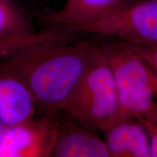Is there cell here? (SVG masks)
Wrapping results in <instances>:
<instances>
[{"instance_id":"9a60e30c","label":"cell","mask_w":157,"mask_h":157,"mask_svg":"<svg viewBox=\"0 0 157 157\" xmlns=\"http://www.w3.org/2000/svg\"><path fill=\"white\" fill-rule=\"evenodd\" d=\"M5 127H4L2 124H0V147H1L2 141V137H3V133L4 130H5Z\"/></svg>"},{"instance_id":"4fadbf2b","label":"cell","mask_w":157,"mask_h":157,"mask_svg":"<svg viewBox=\"0 0 157 157\" xmlns=\"http://www.w3.org/2000/svg\"><path fill=\"white\" fill-rule=\"evenodd\" d=\"M148 131L151 140V157H157V121L150 122L140 119Z\"/></svg>"},{"instance_id":"5bb4252c","label":"cell","mask_w":157,"mask_h":157,"mask_svg":"<svg viewBox=\"0 0 157 157\" xmlns=\"http://www.w3.org/2000/svg\"><path fill=\"white\" fill-rule=\"evenodd\" d=\"M13 1L16 2L17 3H24L26 5H29L32 7H37L39 9H42L43 11H46V13H48L47 10V0H13Z\"/></svg>"},{"instance_id":"3957f363","label":"cell","mask_w":157,"mask_h":157,"mask_svg":"<svg viewBox=\"0 0 157 157\" xmlns=\"http://www.w3.org/2000/svg\"><path fill=\"white\" fill-rule=\"evenodd\" d=\"M62 113L103 133L123 117L114 76L99 41L95 58Z\"/></svg>"},{"instance_id":"30bf717a","label":"cell","mask_w":157,"mask_h":157,"mask_svg":"<svg viewBox=\"0 0 157 157\" xmlns=\"http://www.w3.org/2000/svg\"><path fill=\"white\" fill-rule=\"evenodd\" d=\"M29 13L13 0H0V38L29 36L37 32Z\"/></svg>"},{"instance_id":"8fae6325","label":"cell","mask_w":157,"mask_h":157,"mask_svg":"<svg viewBox=\"0 0 157 157\" xmlns=\"http://www.w3.org/2000/svg\"><path fill=\"white\" fill-rule=\"evenodd\" d=\"M127 44L157 76V45Z\"/></svg>"},{"instance_id":"8992f818","label":"cell","mask_w":157,"mask_h":157,"mask_svg":"<svg viewBox=\"0 0 157 157\" xmlns=\"http://www.w3.org/2000/svg\"><path fill=\"white\" fill-rule=\"evenodd\" d=\"M59 118L52 157H111L105 140L95 130L70 117Z\"/></svg>"},{"instance_id":"6da1fadb","label":"cell","mask_w":157,"mask_h":157,"mask_svg":"<svg viewBox=\"0 0 157 157\" xmlns=\"http://www.w3.org/2000/svg\"><path fill=\"white\" fill-rule=\"evenodd\" d=\"M98 50V40L46 42L0 60V70L21 78L44 114L63 112Z\"/></svg>"},{"instance_id":"7c38bea8","label":"cell","mask_w":157,"mask_h":157,"mask_svg":"<svg viewBox=\"0 0 157 157\" xmlns=\"http://www.w3.org/2000/svg\"><path fill=\"white\" fill-rule=\"evenodd\" d=\"M23 47V41L21 38H0V60L15 56Z\"/></svg>"},{"instance_id":"5b68a950","label":"cell","mask_w":157,"mask_h":157,"mask_svg":"<svg viewBox=\"0 0 157 157\" xmlns=\"http://www.w3.org/2000/svg\"><path fill=\"white\" fill-rule=\"evenodd\" d=\"M58 123V114H44L16 126L5 127L0 157L50 156Z\"/></svg>"},{"instance_id":"7a4b0ae2","label":"cell","mask_w":157,"mask_h":157,"mask_svg":"<svg viewBox=\"0 0 157 157\" xmlns=\"http://www.w3.org/2000/svg\"><path fill=\"white\" fill-rule=\"evenodd\" d=\"M99 41L112 70L123 117L157 121V76L129 46L117 39Z\"/></svg>"},{"instance_id":"9c48e42d","label":"cell","mask_w":157,"mask_h":157,"mask_svg":"<svg viewBox=\"0 0 157 157\" xmlns=\"http://www.w3.org/2000/svg\"><path fill=\"white\" fill-rule=\"evenodd\" d=\"M103 134L111 157H151L150 137L140 119L122 117Z\"/></svg>"},{"instance_id":"ba28073f","label":"cell","mask_w":157,"mask_h":157,"mask_svg":"<svg viewBox=\"0 0 157 157\" xmlns=\"http://www.w3.org/2000/svg\"><path fill=\"white\" fill-rule=\"evenodd\" d=\"M136 0H66L58 10L49 11L42 18L51 25L70 30L87 25Z\"/></svg>"},{"instance_id":"52a82bcc","label":"cell","mask_w":157,"mask_h":157,"mask_svg":"<svg viewBox=\"0 0 157 157\" xmlns=\"http://www.w3.org/2000/svg\"><path fill=\"white\" fill-rule=\"evenodd\" d=\"M38 109L26 84L15 74L0 70V124L16 126L36 117Z\"/></svg>"},{"instance_id":"277c9868","label":"cell","mask_w":157,"mask_h":157,"mask_svg":"<svg viewBox=\"0 0 157 157\" xmlns=\"http://www.w3.org/2000/svg\"><path fill=\"white\" fill-rule=\"evenodd\" d=\"M72 31L117 39L130 44L157 45V0H136Z\"/></svg>"}]
</instances>
